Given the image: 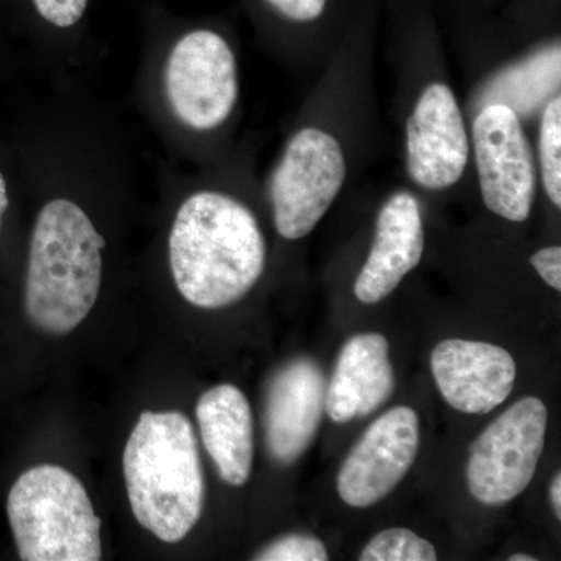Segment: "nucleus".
Wrapping results in <instances>:
<instances>
[{
	"instance_id": "nucleus-1",
	"label": "nucleus",
	"mask_w": 561,
	"mask_h": 561,
	"mask_svg": "<svg viewBox=\"0 0 561 561\" xmlns=\"http://www.w3.org/2000/svg\"><path fill=\"white\" fill-rule=\"evenodd\" d=\"M241 79L230 39L161 0L142 10V50L131 99L171 157L197 160L238 108Z\"/></svg>"
},
{
	"instance_id": "nucleus-2",
	"label": "nucleus",
	"mask_w": 561,
	"mask_h": 561,
	"mask_svg": "<svg viewBox=\"0 0 561 561\" xmlns=\"http://www.w3.org/2000/svg\"><path fill=\"white\" fill-rule=\"evenodd\" d=\"M160 179L176 197L165 260L181 298L205 311L243 300L267 267V241L254 210L198 175L162 168Z\"/></svg>"
},
{
	"instance_id": "nucleus-3",
	"label": "nucleus",
	"mask_w": 561,
	"mask_h": 561,
	"mask_svg": "<svg viewBox=\"0 0 561 561\" xmlns=\"http://www.w3.org/2000/svg\"><path fill=\"white\" fill-rule=\"evenodd\" d=\"M124 478L136 522L162 542H180L205 505L197 437L176 411L140 413L124 451Z\"/></svg>"
},
{
	"instance_id": "nucleus-4",
	"label": "nucleus",
	"mask_w": 561,
	"mask_h": 561,
	"mask_svg": "<svg viewBox=\"0 0 561 561\" xmlns=\"http://www.w3.org/2000/svg\"><path fill=\"white\" fill-rule=\"evenodd\" d=\"M7 513L21 560H102V519L83 483L66 468L44 463L22 472Z\"/></svg>"
},
{
	"instance_id": "nucleus-5",
	"label": "nucleus",
	"mask_w": 561,
	"mask_h": 561,
	"mask_svg": "<svg viewBox=\"0 0 561 561\" xmlns=\"http://www.w3.org/2000/svg\"><path fill=\"white\" fill-rule=\"evenodd\" d=\"M345 179V157L334 136L316 127L295 133L268 179L273 224L280 238L300 241L311 234Z\"/></svg>"
},
{
	"instance_id": "nucleus-6",
	"label": "nucleus",
	"mask_w": 561,
	"mask_h": 561,
	"mask_svg": "<svg viewBox=\"0 0 561 561\" xmlns=\"http://www.w3.org/2000/svg\"><path fill=\"white\" fill-rule=\"evenodd\" d=\"M548 409L526 397L501 413L476 438L467 463V483L476 501L500 507L534 481L545 449Z\"/></svg>"
},
{
	"instance_id": "nucleus-7",
	"label": "nucleus",
	"mask_w": 561,
	"mask_h": 561,
	"mask_svg": "<svg viewBox=\"0 0 561 561\" xmlns=\"http://www.w3.org/2000/svg\"><path fill=\"white\" fill-rule=\"evenodd\" d=\"M472 146L486 208L515 224L529 219L537 176L516 111L505 103L486 105L472 124Z\"/></svg>"
},
{
	"instance_id": "nucleus-8",
	"label": "nucleus",
	"mask_w": 561,
	"mask_h": 561,
	"mask_svg": "<svg viewBox=\"0 0 561 561\" xmlns=\"http://www.w3.org/2000/svg\"><path fill=\"white\" fill-rule=\"evenodd\" d=\"M419 449V413L408 405L390 409L373 421L343 461L339 496L354 508L386 500L411 471Z\"/></svg>"
},
{
	"instance_id": "nucleus-9",
	"label": "nucleus",
	"mask_w": 561,
	"mask_h": 561,
	"mask_svg": "<svg viewBox=\"0 0 561 561\" xmlns=\"http://www.w3.org/2000/svg\"><path fill=\"white\" fill-rule=\"evenodd\" d=\"M408 172L424 190L451 187L470 157L467 128L451 88L432 83L423 91L405 127Z\"/></svg>"
},
{
	"instance_id": "nucleus-10",
	"label": "nucleus",
	"mask_w": 561,
	"mask_h": 561,
	"mask_svg": "<svg viewBox=\"0 0 561 561\" xmlns=\"http://www.w3.org/2000/svg\"><path fill=\"white\" fill-rule=\"evenodd\" d=\"M432 375L442 397L468 415H486L511 397L516 362L493 343L448 339L435 346Z\"/></svg>"
},
{
	"instance_id": "nucleus-11",
	"label": "nucleus",
	"mask_w": 561,
	"mask_h": 561,
	"mask_svg": "<svg viewBox=\"0 0 561 561\" xmlns=\"http://www.w3.org/2000/svg\"><path fill=\"white\" fill-rule=\"evenodd\" d=\"M327 405V379L308 357L284 365L268 383L265 398V443L273 460L295 463L316 440Z\"/></svg>"
},
{
	"instance_id": "nucleus-12",
	"label": "nucleus",
	"mask_w": 561,
	"mask_h": 561,
	"mask_svg": "<svg viewBox=\"0 0 561 561\" xmlns=\"http://www.w3.org/2000/svg\"><path fill=\"white\" fill-rule=\"evenodd\" d=\"M423 251L420 202L411 192H397L382 206L376 221L370 254L354 283L357 300L364 305L386 300L420 264Z\"/></svg>"
},
{
	"instance_id": "nucleus-13",
	"label": "nucleus",
	"mask_w": 561,
	"mask_h": 561,
	"mask_svg": "<svg viewBox=\"0 0 561 561\" xmlns=\"http://www.w3.org/2000/svg\"><path fill=\"white\" fill-rule=\"evenodd\" d=\"M389 351V341L378 332L357 334L345 343L327 387L324 411L334 423L364 419L390 400L394 373Z\"/></svg>"
},
{
	"instance_id": "nucleus-14",
	"label": "nucleus",
	"mask_w": 561,
	"mask_h": 561,
	"mask_svg": "<svg viewBox=\"0 0 561 561\" xmlns=\"http://www.w3.org/2000/svg\"><path fill=\"white\" fill-rule=\"evenodd\" d=\"M203 445L221 481L249 482L254 459L253 413L241 389L220 383L202 394L195 409Z\"/></svg>"
},
{
	"instance_id": "nucleus-15",
	"label": "nucleus",
	"mask_w": 561,
	"mask_h": 561,
	"mask_svg": "<svg viewBox=\"0 0 561 561\" xmlns=\"http://www.w3.org/2000/svg\"><path fill=\"white\" fill-rule=\"evenodd\" d=\"M92 5L94 0H24L54 77L69 76L90 55Z\"/></svg>"
},
{
	"instance_id": "nucleus-16",
	"label": "nucleus",
	"mask_w": 561,
	"mask_h": 561,
	"mask_svg": "<svg viewBox=\"0 0 561 561\" xmlns=\"http://www.w3.org/2000/svg\"><path fill=\"white\" fill-rule=\"evenodd\" d=\"M540 168L546 194L561 208V99L557 95L546 105L540 125Z\"/></svg>"
},
{
	"instance_id": "nucleus-17",
	"label": "nucleus",
	"mask_w": 561,
	"mask_h": 561,
	"mask_svg": "<svg viewBox=\"0 0 561 561\" xmlns=\"http://www.w3.org/2000/svg\"><path fill=\"white\" fill-rule=\"evenodd\" d=\"M437 551L431 541L409 529H387L368 541L360 561H435Z\"/></svg>"
},
{
	"instance_id": "nucleus-18",
	"label": "nucleus",
	"mask_w": 561,
	"mask_h": 561,
	"mask_svg": "<svg viewBox=\"0 0 561 561\" xmlns=\"http://www.w3.org/2000/svg\"><path fill=\"white\" fill-rule=\"evenodd\" d=\"M253 560L257 561H327V546L312 535L291 534L262 548Z\"/></svg>"
},
{
	"instance_id": "nucleus-19",
	"label": "nucleus",
	"mask_w": 561,
	"mask_h": 561,
	"mask_svg": "<svg viewBox=\"0 0 561 561\" xmlns=\"http://www.w3.org/2000/svg\"><path fill=\"white\" fill-rule=\"evenodd\" d=\"M283 20L305 24L319 20L328 0H262Z\"/></svg>"
},
{
	"instance_id": "nucleus-20",
	"label": "nucleus",
	"mask_w": 561,
	"mask_h": 561,
	"mask_svg": "<svg viewBox=\"0 0 561 561\" xmlns=\"http://www.w3.org/2000/svg\"><path fill=\"white\" fill-rule=\"evenodd\" d=\"M530 264L551 289L561 290V249L559 245L538 250L537 253L531 254Z\"/></svg>"
},
{
	"instance_id": "nucleus-21",
	"label": "nucleus",
	"mask_w": 561,
	"mask_h": 561,
	"mask_svg": "<svg viewBox=\"0 0 561 561\" xmlns=\"http://www.w3.org/2000/svg\"><path fill=\"white\" fill-rule=\"evenodd\" d=\"M11 206L10 184L5 172L0 168V241H2L3 221Z\"/></svg>"
},
{
	"instance_id": "nucleus-22",
	"label": "nucleus",
	"mask_w": 561,
	"mask_h": 561,
	"mask_svg": "<svg viewBox=\"0 0 561 561\" xmlns=\"http://www.w3.org/2000/svg\"><path fill=\"white\" fill-rule=\"evenodd\" d=\"M551 504L557 518L561 519V474L557 472L551 483Z\"/></svg>"
},
{
	"instance_id": "nucleus-23",
	"label": "nucleus",
	"mask_w": 561,
	"mask_h": 561,
	"mask_svg": "<svg viewBox=\"0 0 561 561\" xmlns=\"http://www.w3.org/2000/svg\"><path fill=\"white\" fill-rule=\"evenodd\" d=\"M511 561H535V557L527 556V553H515V556H512Z\"/></svg>"
}]
</instances>
